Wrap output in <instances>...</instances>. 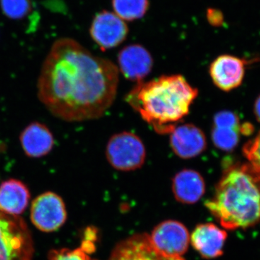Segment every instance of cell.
<instances>
[{"label":"cell","mask_w":260,"mask_h":260,"mask_svg":"<svg viewBox=\"0 0 260 260\" xmlns=\"http://www.w3.org/2000/svg\"><path fill=\"white\" fill-rule=\"evenodd\" d=\"M172 191L174 198L179 203L194 204L205 194L204 178L194 169H182L173 178Z\"/></svg>","instance_id":"cell-16"},{"label":"cell","mask_w":260,"mask_h":260,"mask_svg":"<svg viewBox=\"0 0 260 260\" xmlns=\"http://www.w3.org/2000/svg\"><path fill=\"white\" fill-rule=\"evenodd\" d=\"M0 7L7 18L19 20L31 12L32 3L31 0H0Z\"/></svg>","instance_id":"cell-19"},{"label":"cell","mask_w":260,"mask_h":260,"mask_svg":"<svg viewBox=\"0 0 260 260\" xmlns=\"http://www.w3.org/2000/svg\"><path fill=\"white\" fill-rule=\"evenodd\" d=\"M240 123L235 113L221 111L214 116L211 138L213 144L223 151H231L239 141Z\"/></svg>","instance_id":"cell-15"},{"label":"cell","mask_w":260,"mask_h":260,"mask_svg":"<svg viewBox=\"0 0 260 260\" xmlns=\"http://www.w3.org/2000/svg\"><path fill=\"white\" fill-rule=\"evenodd\" d=\"M118 70L126 79L139 83L143 82L153 67V59L148 49L140 44H130L118 54Z\"/></svg>","instance_id":"cell-10"},{"label":"cell","mask_w":260,"mask_h":260,"mask_svg":"<svg viewBox=\"0 0 260 260\" xmlns=\"http://www.w3.org/2000/svg\"><path fill=\"white\" fill-rule=\"evenodd\" d=\"M106 157L116 170L132 172L143 167L146 150L138 135L131 132H121L113 135L108 141Z\"/></svg>","instance_id":"cell-5"},{"label":"cell","mask_w":260,"mask_h":260,"mask_svg":"<svg viewBox=\"0 0 260 260\" xmlns=\"http://www.w3.org/2000/svg\"><path fill=\"white\" fill-rule=\"evenodd\" d=\"M205 206L224 229L235 230L260 222V171L249 164L225 167Z\"/></svg>","instance_id":"cell-3"},{"label":"cell","mask_w":260,"mask_h":260,"mask_svg":"<svg viewBox=\"0 0 260 260\" xmlns=\"http://www.w3.org/2000/svg\"><path fill=\"white\" fill-rule=\"evenodd\" d=\"M66 206L60 196L46 191L32 201L30 220L39 230L53 232L64 225L67 220Z\"/></svg>","instance_id":"cell-6"},{"label":"cell","mask_w":260,"mask_h":260,"mask_svg":"<svg viewBox=\"0 0 260 260\" xmlns=\"http://www.w3.org/2000/svg\"><path fill=\"white\" fill-rule=\"evenodd\" d=\"M109 260H185L158 250L147 234H137L116 244Z\"/></svg>","instance_id":"cell-9"},{"label":"cell","mask_w":260,"mask_h":260,"mask_svg":"<svg viewBox=\"0 0 260 260\" xmlns=\"http://www.w3.org/2000/svg\"><path fill=\"white\" fill-rule=\"evenodd\" d=\"M169 142L173 152L183 159L199 156L208 145L204 132L193 124H178L170 133Z\"/></svg>","instance_id":"cell-12"},{"label":"cell","mask_w":260,"mask_h":260,"mask_svg":"<svg viewBox=\"0 0 260 260\" xmlns=\"http://www.w3.org/2000/svg\"><path fill=\"white\" fill-rule=\"evenodd\" d=\"M248 61L237 56L223 54L210 64V78L215 86L223 91H231L240 86L244 80Z\"/></svg>","instance_id":"cell-11"},{"label":"cell","mask_w":260,"mask_h":260,"mask_svg":"<svg viewBox=\"0 0 260 260\" xmlns=\"http://www.w3.org/2000/svg\"><path fill=\"white\" fill-rule=\"evenodd\" d=\"M150 239L158 250L168 255L177 256L185 254L190 242L185 225L173 220L162 221L154 228Z\"/></svg>","instance_id":"cell-8"},{"label":"cell","mask_w":260,"mask_h":260,"mask_svg":"<svg viewBox=\"0 0 260 260\" xmlns=\"http://www.w3.org/2000/svg\"><path fill=\"white\" fill-rule=\"evenodd\" d=\"M198 95L182 75H164L137 83L126 100L155 133L167 135L187 116Z\"/></svg>","instance_id":"cell-2"},{"label":"cell","mask_w":260,"mask_h":260,"mask_svg":"<svg viewBox=\"0 0 260 260\" xmlns=\"http://www.w3.org/2000/svg\"><path fill=\"white\" fill-rule=\"evenodd\" d=\"M20 143L25 155L39 158L46 156L52 150L54 138L47 125L34 121L20 133Z\"/></svg>","instance_id":"cell-14"},{"label":"cell","mask_w":260,"mask_h":260,"mask_svg":"<svg viewBox=\"0 0 260 260\" xmlns=\"http://www.w3.org/2000/svg\"><path fill=\"white\" fill-rule=\"evenodd\" d=\"M117 66L74 39L53 44L38 80V96L56 117L73 122L99 119L115 100Z\"/></svg>","instance_id":"cell-1"},{"label":"cell","mask_w":260,"mask_h":260,"mask_svg":"<svg viewBox=\"0 0 260 260\" xmlns=\"http://www.w3.org/2000/svg\"><path fill=\"white\" fill-rule=\"evenodd\" d=\"M114 13L124 21L143 18L149 8L148 0H112Z\"/></svg>","instance_id":"cell-18"},{"label":"cell","mask_w":260,"mask_h":260,"mask_svg":"<svg viewBox=\"0 0 260 260\" xmlns=\"http://www.w3.org/2000/svg\"><path fill=\"white\" fill-rule=\"evenodd\" d=\"M207 19L210 25L215 27L221 26L224 21L223 13L220 10L213 8L208 9L207 12Z\"/></svg>","instance_id":"cell-22"},{"label":"cell","mask_w":260,"mask_h":260,"mask_svg":"<svg viewBox=\"0 0 260 260\" xmlns=\"http://www.w3.org/2000/svg\"><path fill=\"white\" fill-rule=\"evenodd\" d=\"M34 246L24 219L0 212V260H32Z\"/></svg>","instance_id":"cell-4"},{"label":"cell","mask_w":260,"mask_h":260,"mask_svg":"<svg viewBox=\"0 0 260 260\" xmlns=\"http://www.w3.org/2000/svg\"><path fill=\"white\" fill-rule=\"evenodd\" d=\"M129 29L125 21L112 12H100L94 17L90 35L102 51L113 49L125 40Z\"/></svg>","instance_id":"cell-7"},{"label":"cell","mask_w":260,"mask_h":260,"mask_svg":"<svg viewBox=\"0 0 260 260\" xmlns=\"http://www.w3.org/2000/svg\"><path fill=\"white\" fill-rule=\"evenodd\" d=\"M243 152L251 165L260 171V132L254 139L246 143Z\"/></svg>","instance_id":"cell-21"},{"label":"cell","mask_w":260,"mask_h":260,"mask_svg":"<svg viewBox=\"0 0 260 260\" xmlns=\"http://www.w3.org/2000/svg\"><path fill=\"white\" fill-rule=\"evenodd\" d=\"M49 260H97L90 256L83 248L80 246L77 249H51L48 253Z\"/></svg>","instance_id":"cell-20"},{"label":"cell","mask_w":260,"mask_h":260,"mask_svg":"<svg viewBox=\"0 0 260 260\" xmlns=\"http://www.w3.org/2000/svg\"><path fill=\"white\" fill-rule=\"evenodd\" d=\"M30 193L18 179H10L0 184V212L12 215L23 213L28 207Z\"/></svg>","instance_id":"cell-17"},{"label":"cell","mask_w":260,"mask_h":260,"mask_svg":"<svg viewBox=\"0 0 260 260\" xmlns=\"http://www.w3.org/2000/svg\"><path fill=\"white\" fill-rule=\"evenodd\" d=\"M254 114H255L257 120L260 122V95L256 99L255 104H254Z\"/></svg>","instance_id":"cell-23"},{"label":"cell","mask_w":260,"mask_h":260,"mask_svg":"<svg viewBox=\"0 0 260 260\" xmlns=\"http://www.w3.org/2000/svg\"><path fill=\"white\" fill-rule=\"evenodd\" d=\"M227 236L225 230L215 224H200L191 234V245L205 259H214L223 254Z\"/></svg>","instance_id":"cell-13"}]
</instances>
